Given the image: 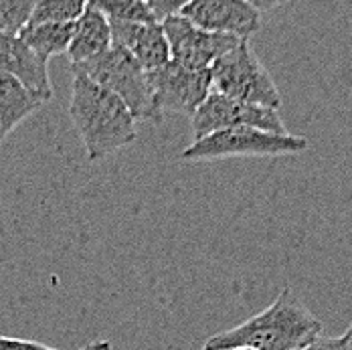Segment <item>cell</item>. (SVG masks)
Instances as JSON below:
<instances>
[{
    "mask_svg": "<svg viewBox=\"0 0 352 350\" xmlns=\"http://www.w3.org/2000/svg\"><path fill=\"white\" fill-rule=\"evenodd\" d=\"M75 23H38L27 25L19 35L38 57L49 61L51 57L67 53Z\"/></svg>",
    "mask_w": 352,
    "mask_h": 350,
    "instance_id": "obj_14",
    "label": "cell"
},
{
    "mask_svg": "<svg viewBox=\"0 0 352 350\" xmlns=\"http://www.w3.org/2000/svg\"><path fill=\"white\" fill-rule=\"evenodd\" d=\"M45 102L8 75H0V146Z\"/></svg>",
    "mask_w": 352,
    "mask_h": 350,
    "instance_id": "obj_13",
    "label": "cell"
},
{
    "mask_svg": "<svg viewBox=\"0 0 352 350\" xmlns=\"http://www.w3.org/2000/svg\"><path fill=\"white\" fill-rule=\"evenodd\" d=\"M212 89L221 91L239 102L265 105L278 109L282 105L280 89L255 55L249 39H243L237 47L225 53L211 67Z\"/></svg>",
    "mask_w": 352,
    "mask_h": 350,
    "instance_id": "obj_5",
    "label": "cell"
},
{
    "mask_svg": "<svg viewBox=\"0 0 352 350\" xmlns=\"http://www.w3.org/2000/svg\"><path fill=\"white\" fill-rule=\"evenodd\" d=\"M180 14L205 31L237 39H249L261 29V12L245 0H192Z\"/></svg>",
    "mask_w": 352,
    "mask_h": 350,
    "instance_id": "obj_9",
    "label": "cell"
},
{
    "mask_svg": "<svg viewBox=\"0 0 352 350\" xmlns=\"http://www.w3.org/2000/svg\"><path fill=\"white\" fill-rule=\"evenodd\" d=\"M231 350H255V349H249V347H235V349Z\"/></svg>",
    "mask_w": 352,
    "mask_h": 350,
    "instance_id": "obj_24",
    "label": "cell"
},
{
    "mask_svg": "<svg viewBox=\"0 0 352 350\" xmlns=\"http://www.w3.org/2000/svg\"><path fill=\"white\" fill-rule=\"evenodd\" d=\"M308 140L302 136L265 132L249 126H237L212 132L201 140H192L182 150V160L203 162V160H223V158H263V156H285L300 154L308 150Z\"/></svg>",
    "mask_w": 352,
    "mask_h": 350,
    "instance_id": "obj_4",
    "label": "cell"
},
{
    "mask_svg": "<svg viewBox=\"0 0 352 350\" xmlns=\"http://www.w3.org/2000/svg\"><path fill=\"white\" fill-rule=\"evenodd\" d=\"M318 334H322V322L289 287H285L270 308L225 332L212 334L203 344V350H231L235 347H249L255 350H300L314 340Z\"/></svg>",
    "mask_w": 352,
    "mask_h": 350,
    "instance_id": "obj_1",
    "label": "cell"
},
{
    "mask_svg": "<svg viewBox=\"0 0 352 350\" xmlns=\"http://www.w3.org/2000/svg\"><path fill=\"white\" fill-rule=\"evenodd\" d=\"M190 126H192V140H201L212 132L237 128V126L287 134L278 109L265 105L245 104L214 89L190 116Z\"/></svg>",
    "mask_w": 352,
    "mask_h": 350,
    "instance_id": "obj_6",
    "label": "cell"
},
{
    "mask_svg": "<svg viewBox=\"0 0 352 350\" xmlns=\"http://www.w3.org/2000/svg\"><path fill=\"white\" fill-rule=\"evenodd\" d=\"M342 336H344V340H346V350H352V324L349 326V330H346Z\"/></svg>",
    "mask_w": 352,
    "mask_h": 350,
    "instance_id": "obj_23",
    "label": "cell"
},
{
    "mask_svg": "<svg viewBox=\"0 0 352 350\" xmlns=\"http://www.w3.org/2000/svg\"><path fill=\"white\" fill-rule=\"evenodd\" d=\"M162 29L168 39L170 59L190 69H211L217 59L243 41L237 36L205 31L182 14L164 19Z\"/></svg>",
    "mask_w": 352,
    "mask_h": 350,
    "instance_id": "obj_8",
    "label": "cell"
},
{
    "mask_svg": "<svg viewBox=\"0 0 352 350\" xmlns=\"http://www.w3.org/2000/svg\"><path fill=\"white\" fill-rule=\"evenodd\" d=\"M0 350H61L45 347L35 340H23V338H8V336H0Z\"/></svg>",
    "mask_w": 352,
    "mask_h": 350,
    "instance_id": "obj_20",
    "label": "cell"
},
{
    "mask_svg": "<svg viewBox=\"0 0 352 350\" xmlns=\"http://www.w3.org/2000/svg\"><path fill=\"white\" fill-rule=\"evenodd\" d=\"M69 118L91 162L130 146L138 136V120L128 105L100 83L77 73H73L71 83Z\"/></svg>",
    "mask_w": 352,
    "mask_h": 350,
    "instance_id": "obj_2",
    "label": "cell"
},
{
    "mask_svg": "<svg viewBox=\"0 0 352 350\" xmlns=\"http://www.w3.org/2000/svg\"><path fill=\"white\" fill-rule=\"evenodd\" d=\"M73 73L83 75L102 87L116 94L136 120L144 122H162V111L158 109L150 81L148 71L122 47L111 45L106 53L98 55L96 59L71 65Z\"/></svg>",
    "mask_w": 352,
    "mask_h": 350,
    "instance_id": "obj_3",
    "label": "cell"
},
{
    "mask_svg": "<svg viewBox=\"0 0 352 350\" xmlns=\"http://www.w3.org/2000/svg\"><path fill=\"white\" fill-rule=\"evenodd\" d=\"M300 350H346V340H344V336L318 334L314 340H310L306 347H302Z\"/></svg>",
    "mask_w": 352,
    "mask_h": 350,
    "instance_id": "obj_19",
    "label": "cell"
},
{
    "mask_svg": "<svg viewBox=\"0 0 352 350\" xmlns=\"http://www.w3.org/2000/svg\"><path fill=\"white\" fill-rule=\"evenodd\" d=\"M111 47V27L106 14L87 4L85 12L75 21L67 57L71 65L96 59Z\"/></svg>",
    "mask_w": 352,
    "mask_h": 350,
    "instance_id": "obj_12",
    "label": "cell"
},
{
    "mask_svg": "<svg viewBox=\"0 0 352 350\" xmlns=\"http://www.w3.org/2000/svg\"><path fill=\"white\" fill-rule=\"evenodd\" d=\"M36 0H0V31L21 33L35 10Z\"/></svg>",
    "mask_w": 352,
    "mask_h": 350,
    "instance_id": "obj_17",
    "label": "cell"
},
{
    "mask_svg": "<svg viewBox=\"0 0 352 350\" xmlns=\"http://www.w3.org/2000/svg\"><path fill=\"white\" fill-rule=\"evenodd\" d=\"M49 61L38 57L19 33L0 31V75H8L25 85L45 104L53 98Z\"/></svg>",
    "mask_w": 352,
    "mask_h": 350,
    "instance_id": "obj_10",
    "label": "cell"
},
{
    "mask_svg": "<svg viewBox=\"0 0 352 350\" xmlns=\"http://www.w3.org/2000/svg\"><path fill=\"white\" fill-rule=\"evenodd\" d=\"M146 2H148V6H150V10H152L154 19H156L158 23H162V21L168 19V17L180 14V10H182L188 2H192V0H146Z\"/></svg>",
    "mask_w": 352,
    "mask_h": 350,
    "instance_id": "obj_18",
    "label": "cell"
},
{
    "mask_svg": "<svg viewBox=\"0 0 352 350\" xmlns=\"http://www.w3.org/2000/svg\"><path fill=\"white\" fill-rule=\"evenodd\" d=\"M94 8L106 14L107 21L124 23H158L146 0H87Z\"/></svg>",
    "mask_w": 352,
    "mask_h": 350,
    "instance_id": "obj_15",
    "label": "cell"
},
{
    "mask_svg": "<svg viewBox=\"0 0 352 350\" xmlns=\"http://www.w3.org/2000/svg\"><path fill=\"white\" fill-rule=\"evenodd\" d=\"M247 4H251L255 10H259V12H267V10H272V8H276V6H282L285 2H292V0H245Z\"/></svg>",
    "mask_w": 352,
    "mask_h": 350,
    "instance_id": "obj_21",
    "label": "cell"
},
{
    "mask_svg": "<svg viewBox=\"0 0 352 350\" xmlns=\"http://www.w3.org/2000/svg\"><path fill=\"white\" fill-rule=\"evenodd\" d=\"M111 45L126 49L146 71H154L170 61L168 39L162 23H124L109 21Z\"/></svg>",
    "mask_w": 352,
    "mask_h": 350,
    "instance_id": "obj_11",
    "label": "cell"
},
{
    "mask_svg": "<svg viewBox=\"0 0 352 350\" xmlns=\"http://www.w3.org/2000/svg\"><path fill=\"white\" fill-rule=\"evenodd\" d=\"M148 81L158 109L192 116L212 91L211 69H190L176 61L148 71Z\"/></svg>",
    "mask_w": 352,
    "mask_h": 350,
    "instance_id": "obj_7",
    "label": "cell"
},
{
    "mask_svg": "<svg viewBox=\"0 0 352 350\" xmlns=\"http://www.w3.org/2000/svg\"><path fill=\"white\" fill-rule=\"evenodd\" d=\"M79 350H111V342H107V340H94V342H89L87 347H83V349Z\"/></svg>",
    "mask_w": 352,
    "mask_h": 350,
    "instance_id": "obj_22",
    "label": "cell"
},
{
    "mask_svg": "<svg viewBox=\"0 0 352 350\" xmlns=\"http://www.w3.org/2000/svg\"><path fill=\"white\" fill-rule=\"evenodd\" d=\"M87 8V0H36L29 25L75 23Z\"/></svg>",
    "mask_w": 352,
    "mask_h": 350,
    "instance_id": "obj_16",
    "label": "cell"
}]
</instances>
